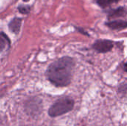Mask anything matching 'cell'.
Returning a JSON list of instances; mask_svg holds the SVG:
<instances>
[{
    "mask_svg": "<svg viewBox=\"0 0 127 126\" xmlns=\"http://www.w3.org/2000/svg\"><path fill=\"white\" fill-rule=\"evenodd\" d=\"M74 61L70 56H63L53 62L47 68L48 81L57 87L68 86L71 81Z\"/></svg>",
    "mask_w": 127,
    "mask_h": 126,
    "instance_id": "obj_1",
    "label": "cell"
},
{
    "mask_svg": "<svg viewBox=\"0 0 127 126\" xmlns=\"http://www.w3.org/2000/svg\"><path fill=\"white\" fill-rule=\"evenodd\" d=\"M74 106V101L69 97H63L57 100L49 108L48 115L57 117L71 111Z\"/></svg>",
    "mask_w": 127,
    "mask_h": 126,
    "instance_id": "obj_2",
    "label": "cell"
},
{
    "mask_svg": "<svg viewBox=\"0 0 127 126\" xmlns=\"http://www.w3.org/2000/svg\"><path fill=\"white\" fill-rule=\"evenodd\" d=\"M25 111L28 115L33 117L39 115L42 111V100L37 97L29 100L25 105Z\"/></svg>",
    "mask_w": 127,
    "mask_h": 126,
    "instance_id": "obj_3",
    "label": "cell"
},
{
    "mask_svg": "<svg viewBox=\"0 0 127 126\" xmlns=\"http://www.w3.org/2000/svg\"><path fill=\"white\" fill-rule=\"evenodd\" d=\"M114 46L112 41L109 39H98L92 45L94 50L100 53H105L110 51Z\"/></svg>",
    "mask_w": 127,
    "mask_h": 126,
    "instance_id": "obj_4",
    "label": "cell"
},
{
    "mask_svg": "<svg viewBox=\"0 0 127 126\" xmlns=\"http://www.w3.org/2000/svg\"><path fill=\"white\" fill-rule=\"evenodd\" d=\"M106 25L112 30H122L127 27V21L116 20V21L109 22Z\"/></svg>",
    "mask_w": 127,
    "mask_h": 126,
    "instance_id": "obj_5",
    "label": "cell"
},
{
    "mask_svg": "<svg viewBox=\"0 0 127 126\" xmlns=\"http://www.w3.org/2000/svg\"><path fill=\"white\" fill-rule=\"evenodd\" d=\"M21 24H22V19H19V18H14L9 23L8 26H9L10 30L12 33H15V34H18L19 30H20Z\"/></svg>",
    "mask_w": 127,
    "mask_h": 126,
    "instance_id": "obj_6",
    "label": "cell"
},
{
    "mask_svg": "<svg viewBox=\"0 0 127 126\" xmlns=\"http://www.w3.org/2000/svg\"><path fill=\"white\" fill-rule=\"evenodd\" d=\"M10 45V41L9 38L4 33H0V53L9 48Z\"/></svg>",
    "mask_w": 127,
    "mask_h": 126,
    "instance_id": "obj_7",
    "label": "cell"
},
{
    "mask_svg": "<svg viewBox=\"0 0 127 126\" xmlns=\"http://www.w3.org/2000/svg\"><path fill=\"white\" fill-rule=\"evenodd\" d=\"M126 14H127V11L124 7H118L117 9L111 10L109 13V16L110 18H115V17L124 16Z\"/></svg>",
    "mask_w": 127,
    "mask_h": 126,
    "instance_id": "obj_8",
    "label": "cell"
},
{
    "mask_svg": "<svg viewBox=\"0 0 127 126\" xmlns=\"http://www.w3.org/2000/svg\"><path fill=\"white\" fill-rule=\"evenodd\" d=\"M120 0H95V1L101 7L106 8L114 3H118Z\"/></svg>",
    "mask_w": 127,
    "mask_h": 126,
    "instance_id": "obj_9",
    "label": "cell"
},
{
    "mask_svg": "<svg viewBox=\"0 0 127 126\" xmlns=\"http://www.w3.org/2000/svg\"><path fill=\"white\" fill-rule=\"evenodd\" d=\"M119 91L122 94L127 95V85H121L120 87V88H119Z\"/></svg>",
    "mask_w": 127,
    "mask_h": 126,
    "instance_id": "obj_10",
    "label": "cell"
},
{
    "mask_svg": "<svg viewBox=\"0 0 127 126\" xmlns=\"http://www.w3.org/2000/svg\"><path fill=\"white\" fill-rule=\"evenodd\" d=\"M19 10L21 13H28L29 12V7H25V6H19Z\"/></svg>",
    "mask_w": 127,
    "mask_h": 126,
    "instance_id": "obj_11",
    "label": "cell"
},
{
    "mask_svg": "<svg viewBox=\"0 0 127 126\" xmlns=\"http://www.w3.org/2000/svg\"><path fill=\"white\" fill-rule=\"evenodd\" d=\"M124 70L126 72H127V62L124 64Z\"/></svg>",
    "mask_w": 127,
    "mask_h": 126,
    "instance_id": "obj_12",
    "label": "cell"
}]
</instances>
